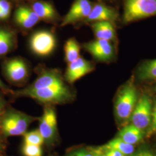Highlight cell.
Here are the masks:
<instances>
[{
    "mask_svg": "<svg viewBox=\"0 0 156 156\" xmlns=\"http://www.w3.org/2000/svg\"><path fill=\"white\" fill-rule=\"evenodd\" d=\"M118 17L117 11L111 6L106 5L105 4L99 2L93 4L92 9L87 19L82 24H91L98 22H111L114 23Z\"/></svg>",
    "mask_w": 156,
    "mask_h": 156,
    "instance_id": "15",
    "label": "cell"
},
{
    "mask_svg": "<svg viewBox=\"0 0 156 156\" xmlns=\"http://www.w3.org/2000/svg\"><path fill=\"white\" fill-rule=\"evenodd\" d=\"M39 119V132L45 142L52 144L57 134V121L55 108L52 105H46Z\"/></svg>",
    "mask_w": 156,
    "mask_h": 156,
    "instance_id": "10",
    "label": "cell"
},
{
    "mask_svg": "<svg viewBox=\"0 0 156 156\" xmlns=\"http://www.w3.org/2000/svg\"><path fill=\"white\" fill-rule=\"evenodd\" d=\"M67 156H94V155L89 149H79L71 151Z\"/></svg>",
    "mask_w": 156,
    "mask_h": 156,
    "instance_id": "25",
    "label": "cell"
},
{
    "mask_svg": "<svg viewBox=\"0 0 156 156\" xmlns=\"http://www.w3.org/2000/svg\"></svg>",
    "mask_w": 156,
    "mask_h": 156,
    "instance_id": "35",
    "label": "cell"
},
{
    "mask_svg": "<svg viewBox=\"0 0 156 156\" xmlns=\"http://www.w3.org/2000/svg\"><path fill=\"white\" fill-rule=\"evenodd\" d=\"M142 135L143 133L141 129L131 124L124 127L119 132V138L127 144L134 145L142 140Z\"/></svg>",
    "mask_w": 156,
    "mask_h": 156,
    "instance_id": "18",
    "label": "cell"
},
{
    "mask_svg": "<svg viewBox=\"0 0 156 156\" xmlns=\"http://www.w3.org/2000/svg\"><path fill=\"white\" fill-rule=\"evenodd\" d=\"M27 2L39 17L41 22L54 26H60L62 17L52 2L45 0H29Z\"/></svg>",
    "mask_w": 156,
    "mask_h": 156,
    "instance_id": "11",
    "label": "cell"
},
{
    "mask_svg": "<svg viewBox=\"0 0 156 156\" xmlns=\"http://www.w3.org/2000/svg\"><path fill=\"white\" fill-rule=\"evenodd\" d=\"M82 47L98 62H109L115 56L112 42L105 39H95L84 43Z\"/></svg>",
    "mask_w": 156,
    "mask_h": 156,
    "instance_id": "12",
    "label": "cell"
},
{
    "mask_svg": "<svg viewBox=\"0 0 156 156\" xmlns=\"http://www.w3.org/2000/svg\"><path fill=\"white\" fill-rule=\"evenodd\" d=\"M138 73L142 80L156 79V59L144 62L139 68Z\"/></svg>",
    "mask_w": 156,
    "mask_h": 156,
    "instance_id": "20",
    "label": "cell"
},
{
    "mask_svg": "<svg viewBox=\"0 0 156 156\" xmlns=\"http://www.w3.org/2000/svg\"><path fill=\"white\" fill-rule=\"evenodd\" d=\"M5 148V144H4V141L2 138V134L0 133V156L1 154V153H2V151H4Z\"/></svg>",
    "mask_w": 156,
    "mask_h": 156,
    "instance_id": "32",
    "label": "cell"
},
{
    "mask_svg": "<svg viewBox=\"0 0 156 156\" xmlns=\"http://www.w3.org/2000/svg\"><path fill=\"white\" fill-rule=\"evenodd\" d=\"M34 71L37 75V78L33 83L22 89L23 91H33L67 83L60 69L40 64L35 67Z\"/></svg>",
    "mask_w": 156,
    "mask_h": 156,
    "instance_id": "5",
    "label": "cell"
},
{
    "mask_svg": "<svg viewBox=\"0 0 156 156\" xmlns=\"http://www.w3.org/2000/svg\"><path fill=\"white\" fill-rule=\"evenodd\" d=\"M96 39H105L111 42L116 40V31L113 23L98 22L90 24Z\"/></svg>",
    "mask_w": 156,
    "mask_h": 156,
    "instance_id": "17",
    "label": "cell"
},
{
    "mask_svg": "<svg viewBox=\"0 0 156 156\" xmlns=\"http://www.w3.org/2000/svg\"></svg>",
    "mask_w": 156,
    "mask_h": 156,
    "instance_id": "36",
    "label": "cell"
},
{
    "mask_svg": "<svg viewBox=\"0 0 156 156\" xmlns=\"http://www.w3.org/2000/svg\"><path fill=\"white\" fill-rule=\"evenodd\" d=\"M12 0H0V22H8L13 8Z\"/></svg>",
    "mask_w": 156,
    "mask_h": 156,
    "instance_id": "22",
    "label": "cell"
},
{
    "mask_svg": "<svg viewBox=\"0 0 156 156\" xmlns=\"http://www.w3.org/2000/svg\"><path fill=\"white\" fill-rule=\"evenodd\" d=\"M93 4L90 0H74L67 14L62 17L59 26L72 25L76 28L80 26L89 15Z\"/></svg>",
    "mask_w": 156,
    "mask_h": 156,
    "instance_id": "9",
    "label": "cell"
},
{
    "mask_svg": "<svg viewBox=\"0 0 156 156\" xmlns=\"http://www.w3.org/2000/svg\"><path fill=\"white\" fill-rule=\"evenodd\" d=\"M94 69V64L92 62L80 56L75 61L67 64L65 73L63 74L67 83L73 84Z\"/></svg>",
    "mask_w": 156,
    "mask_h": 156,
    "instance_id": "14",
    "label": "cell"
},
{
    "mask_svg": "<svg viewBox=\"0 0 156 156\" xmlns=\"http://www.w3.org/2000/svg\"><path fill=\"white\" fill-rule=\"evenodd\" d=\"M16 29L6 25H0V58L4 57L16 49Z\"/></svg>",
    "mask_w": 156,
    "mask_h": 156,
    "instance_id": "16",
    "label": "cell"
},
{
    "mask_svg": "<svg viewBox=\"0 0 156 156\" xmlns=\"http://www.w3.org/2000/svg\"><path fill=\"white\" fill-rule=\"evenodd\" d=\"M137 102V92L133 82H128L117 93L115 101L116 116L120 120L131 117Z\"/></svg>",
    "mask_w": 156,
    "mask_h": 156,
    "instance_id": "4",
    "label": "cell"
},
{
    "mask_svg": "<svg viewBox=\"0 0 156 156\" xmlns=\"http://www.w3.org/2000/svg\"><path fill=\"white\" fill-rule=\"evenodd\" d=\"M150 126V131L151 133L156 132V102L152 111L151 122Z\"/></svg>",
    "mask_w": 156,
    "mask_h": 156,
    "instance_id": "28",
    "label": "cell"
},
{
    "mask_svg": "<svg viewBox=\"0 0 156 156\" xmlns=\"http://www.w3.org/2000/svg\"><path fill=\"white\" fill-rule=\"evenodd\" d=\"M105 146L119 151L125 156H129L135 152L134 145L125 142L119 137L111 140Z\"/></svg>",
    "mask_w": 156,
    "mask_h": 156,
    "instance_id": "21",
    "label": "cell"
},
{
    "mask_svg": "<svg viewBox=\"0 0 156 156\" xmlns=\"http://www.w3.org/2000/svg\"><path fill=\"white\" fill-rule=\"evenodd\" d=\"M100 1V2H102L104 3V2H112L114 0H98ZM105 4V3H104Z\"/></svg>",
    "mask_w": 156,
    "mask_h": 156,
    "instance_id": "33",
    "label": "cell"
},
{
    "mask_svg": "<svg viewBox=\"0 0 156 156\" xmlns=\"http://www.w3.org/2000/svg\"><path fill=\"white\" fill-rule=\"evenodd\" d=\"M67 83L33 91L12 90L11 94L15 97H28L46 105H59L71 102L75 99L73 90Z\"/></svg>",
    "mask_w": 156,
    "mask_h": 156,
    "instance_id": "1",
    "label": "cell"
},
{
    "mask_svg": "<svg viewBox=\"0 0 156 156\" xmlns=\"http://www.w3.org/2000/svg\"><path fill=\"white\" fill-rule=\"evenodd\" d=\"M13 23L17 31L26 35L41 20L27 2H18L13 14Z\"/></svg>",
    "mask_w": 156,
    "mask_h": 156,
    "instance_id": "8",
    "label": "cell"
},
{
    "mask_svg": "<svg viewBox=\"0 0 156 156\" xmlns=\"http://www.w3.org/2000/svg\"><path fill=\"white\" fill-rule=\"evenodd\" d=\"M90 151L92 152L94 156H106L104 151L102 150L101 147H90Z\"/></svg>",
    "mask_w": 156,
    "mask_h": 156,
    "instance_id": "30",
    "label": "cell"
},
{
    "mask_svg": "<svg viewBox=\"0 0 156 156\" xmlns=\"http://www.w3.org/2000/svg\"><path fill=\"white\" fill-rule=\"evenodd\" d=\"M2 71L8 82L19 86L26 84L32 72L31 63L20 56L5 59L2 64Z\"/></svg>",
    "mask_w": 156,
    "mask_h": 156,
    "instance_id": "3",
    "label": "cell"
},
{
    "mask_svg": "<svg viewBox=\"0 0 156 156\" xmlns=\"http://www.w3.org/2000/svg\"><path fill=\"white\" fill-rule=\"evenodd\" d=\"M22 151L24 156H42V150L41 146L24 143Z\"/></svg>",
    "mask_w": 156,
    "mask_h": 156,
    "instance_id": "24",
    "label": "cell"
},
{
    "mask_svg": "<svg viewBox=\"0 0 156 156\" xmlns=\"http://www.w3.org/2000/svg\"><path fill=\"white\" fill-rule=\"evenodd\" d=\"M12 1H15L17 2H25V1L27 2L29 0H12Z\"/></svg>",
    "mask_w": 156,
    "mask_h": 156,
    "instance_id": "34",
    "label": "cell"
},
{
    "mask_svg": "<svg viewBox=\"0 0 156 156\" xmlns=\"http://www.w3.org/2000/svg\"><path fill=\"white\" fill-rule=\"evenodd\" d=\"M129 156H156V153L148 150H141L137 152H134Z\"/></svg>",
    "mask_w": 156,
    "mask_h": 156,
    "instance_id": "29",
    "label": "cell"
},
{
    "mask_svg": "<svg viewBox=\"0 0 156 156\" xmlns=\"http://www.w3.org/2000/svg\"><path fill=\"white\" fill-rule=\"evenodd\" d=\"M31 51L36 56L46 57L56 50L57 39L53 30H39L31 34L28 39Z\"/></svg>",
    "mask_w": 156,
    "mask_h": 156,
    "instance_id": "6",
    "label": "cell"
},
{
    "mask_svg": "<svg viewBox=\"0 0 156 156\" xmlns=\"http://www.w3.org/2000/svg\"><path fill=\"white\" fill-rule=\"evenodd\" d=\"M156 15V0H123V22L130 23Z\"/></svg>",
    "mask_w": 156,
    "mask_h": 156,
    "instance_id": "7",
    "label": "cell"
},
{
    "mask_svg": "<svg viewBox=\"0 0 156 156\" xmlns=\"http://www.w3.org/2000/svg\"><path fill=\"white\" fill-rule=\"evenodd\" d=\"M101 147L106 156H125L119 151L107 147L105 145L101 146Z\"/></svg>",
    "mask_w": 156,
    "mask_h": 156,
    "instance_id": "26",
    "label": "cell"
},
{
    "mask_svg": "<svg viewBox=\"0 0 156 156\" xmlns=\"http://www.w3.org/2000/svg\"><path fill=\"white\" fill-rule=\"evenodd\" d=\"M8 108L7 101L4 96L0 93V119Z\"/></svg>",
    "mask_w": 156,
    "mask_h": 156,
    "instance_id": "27",
    "label": "cell"
},
{
    "mask_svg": "<svg viewBox=\"0 0 156 156\" xmlns=\"http://www.w3.org/2000/svg\"><path fill=\"white\" fill-rule=\"evenodd\" d=\"M0 90L4 94H11L12 90L10 89L6 84L4 83L0 79Z\"/></svg>",
    "mask_w": 156,
    "mask_h": 156,
    "instance_id": "31",
    "label": "cell"
},
{
    "mask_svg": "<svg viewBox=\"0 0 156 156\" xmlns=\"http://www.w3.org/2000/svg\"><path fill=\"white\" fill-rule=\"evenodd\" d=\"M151 98L146 95L142 96L136 102L131 116L132 124L141 129H145L151 125L152 116Z\"/></svg>",
    "mask_w": 156,
    "mask_h": 156,
    "instance_id": "13",
    "label": "cell"
},
{
    "mask_svg": "<svg viewBox=\"0 0 156 156\" xmlns=\"http://www.w3.org/2000/svg\"><path fill=\"white\" fill-rule=\"evenodd\" d=\"M23 140L24 144L41 146L45 143V140L40 133L39 129L26 132L23 134Z\"/></svg>",
    "mask_w": 156,
    "mask_h": 156,
    "instance_id": "23",
    "label": "cell"
},
{
    "mask_svg": "<svg viewBox=\"0 0 156 156\" xmlns=\"http://www.w3.org/2000/svg\"><path fill=\"white\" fill-rule=\"evenodd\" d=\"M37 118L8 107L0 119V133L5 138L23 135Z\"/></svg>",
    "mask_w": 156,
    "mask_h": 156,
    "instance_id": "2",
    "label": "cell"
},
{
    "mask_svg": "<svg viewBox=\"0 0 156 156\" xmlns=\"http://www.w3.org/2000/svg\"><path fill=\"white\" fill-rule=\"evenodd\" d=\"M81 47L76 38L72 37L67 39L64 47V61L67 64L75 61L80 56Z\"/></svg>",
    "mask_w": 156,
    "mask_h": 156,
    "instance_id": "19",
    "label": "cell"
}]
</instances>
